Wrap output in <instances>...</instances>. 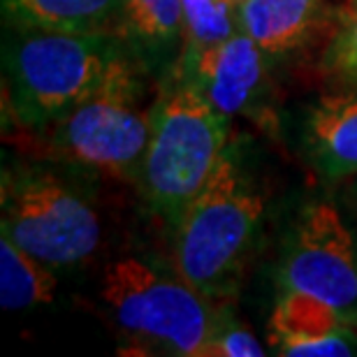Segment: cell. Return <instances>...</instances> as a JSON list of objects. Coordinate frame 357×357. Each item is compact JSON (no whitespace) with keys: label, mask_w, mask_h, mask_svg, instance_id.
<instances>
[{"label":"cell","mask_w":357,"mask_h":357,"mask_svg":"<svg viewBox=\"0 0 357 357\" xmlns=\"http://www.w3.org/2000/svg\"><path fill=\"white\" fill-rule=\"evenodd\" d=\"M100 297L123 339L142 355L204 357L230 323L216 299L132 255L105 267Z\"/></svg>","instance_id":"3957f363"},{"label":"cell","mask_w":357,"mask_h":357,"mask_svg":"<svg viewBox=\"0 0 357 357\" xmlns=\"http://www.w3.org/2000/svg\"><path fill=\"white\" fill-rule=\"evenodd\" d=\"M265 355V348L253 332L237 323H227L216 334V339L206 346L204 357H260Z\"/></svg>","instance_id":"ac0fdd59"},{"label":"cell","mask_w":357,"mask_h":357,"mask_svg":"<svg viewBox=\"0 0 357 357\" xmlns=\"http://www.w3.org/2000/svg\"><path fill=\"white\" fill-rule=\"evenodd\" d=\"M239 31V0H183V56L218 45Z\"/></svg>","instance_id":"9a60e30c"},{"label":"cell","mask_w":357,"mask_h":357,"mask_svg":"<svg viewBox=\"0 0 357 357\" xmlns=\"http://www.w3.org/2000/svg\"><path fill=\"white\" fill-rule=\"evenodd\" d=\"M306 153L327 178L357 174V93L320 98L306 119Z\"/></svg>","instance_id":"9c48e42d"},{"label":"cell","mask_w":357,"mask_h":357,"mask_svg":"<svg viewBox=\"0 0 357 357\" xmlns=\"http://www.w3.org/2000/svg\"><path fill=\"white\" fill-rule=\"evenodd\" d=\"M323 0H244L239 31L258 42L267 59H278L297 47L318 24Z\"/></svg>","instance_id":"30bf717a"},{"label":"cell","mask_w":357,"mask_h":357,"mask_svg":"<svg viewBox=\"0 0 357 357\" xmlns=\"http://www.w3.org/2000/svg\"><path fill=\"white\" fill-rule=\"evenodd\" d=\"M271 337L274 344L290 339H311L320 334L339 332L353 327L337 309L316 295L297 290H281L278 302L271 313Z\"/></svg>","instance_id":"4fadbf2b"},{"label":"cell","mask_w":357,"mask_h":357,"mask_svg":"<svg viewBox=\"0 0 357 357\" xmlns=\"http://www.w3.org/2000/svg\"><path fill=\"white\" fill-rule=\"evenodd\" d=\"M54 267L33 258L10 237H0V306L5 311L38 309L56 295Z\"/></svg>","instance_id":"7c38bea8"},{"label":"cell","mask_w":357,"mask_h":357,"mask_svg":"<svg viewBox=\"0 0 357 357\" xmlns=\"http://www.w3.org/2000/svg\"><path fill=\"white\" fill-rule=\"evenodd\" d=\"M265 197L227 146L174 225L176 274L209 299L232 297L260 234Z\"/></svg>","instance_id":"7a4b0ae2"},{"label":"cell","mask_w":357,"mask_h":357,"mask_svg":"<svg viewBox=\"0 0 357 357\" xmlns=\"http://www.w3.org/2000/svg\"><path fill=\"white\" fill-rule=\"evenodd\" d=\"M119 26L149 49H165L183 38V0H121Z\"/></svg>","instance_id":"5bb4252c"},{"label":"cell","mask_w":357,"mask_h":357,"mask_svg":"<svg viewBox=\"0 0 357 357\" xmlns=\"http://www.w3.org/2000/svg\"><path fill=\"white\" fill-rule=\"evenodd\" d=\"M3 10L21 28L109 33L119 24L121 0H3Z\"/></svg>","instance_id":"8fae6325"},{"label":"cell","mask_w":357,"mask_h":357,"mask_svg":"<svg viewBox=\"0 0 357 357\" xmlns=\"http://www.w3.org/2000/svg\"><path fill=\"white\" fill-rule=\"evenodd\" d=\"M330 66L341 79L357 89V0H348L337 35L330 45Z\"/></svg>","instance_id":"2e32d148"},{"label":"cell","mask_w":357,"mask_h":357,"mask_svg":"<svg viewBox=\"0 0 357 357\" xmlns=\"http://www.w3.org/2000/svg\"><path fill=\"white\" fill-rule=\"evenodd\" d=\"M225 123L223 114L181 77L153 105L151 139L137 181L146 204L167 225L178 223L218 167L227 151Z\"/></svg>","instance_id":"277c9868"},{"label":"cell","mask_w":357,"mask_h":357,"mask_svg":"<svg viewBox=\"0 0 357 357\" xmlns=\"http://www.w3.org/2000/svg\"><path fill=\"white\" fill-rule=\"evenodd\" d=\"M0 227L19 248L54 269L91 260L102 237L93 204L49 172L5 176Z\"/></svg>","instance_id":"5b68a950"},{"label":"cell","mask_w":357,"mask_h":357,"mask_svg":"<svg viewBox=\"0 0 357 357\" xmlns=\"http://www.w3.org/2000/svg\"><path fill=\"white\" fill-rule=\"evenodd\" d=\"M137 73L121 77L86 102L52 123L49 144L61 158L82 167L137 178L151 139L153 109H142Z\"/></svg>","instance_id":"8992f818"},{"label":"cell","mask_w":357,"mask_h":357,"mask_svg":"<svg viewBox=\"0 0 357 357\" xmlns=\"http://www.w3.org/2000/svg\"><path fill=\"white\" fill-rule=\"evenodd\" d=\"M278 285L320 297L357 325V237L332 202L318 199L299 213Z\"/></svg>","instance_id":"52a82bcc"},{"label":"cell","mask_w":357,"mask_h":357,"mask_svg":"<svg viewBox=\"0 0 357 357\" xmlns=\"http://www.w3.org/2000/svg\"><path fill=\"white\" fill-rule=\"evenodd\" d=\"M265 52L246 33L181 59V79L192 84L225 119L237 116L253 102L265 77Z\"/></svg>","instance_id":"ba28073f"},{"label":"cell","mask_w":357,"mask_h":357,"mask_svg":"<svg viewBox=\"0 0 357 357\" xmlns=\"http://www.w3.org/2000/svg\"><path fill=\"white\" fill-rule=\"evenodd\" d=\"M130 73L137 68L109 33L21 28L5 47L12 109L31 128L56 123Z\"/></svg>","instance_id":"6da1fadb"},{"label":"cell","mask_w":357,"mask_h":357,"mask_svg":"<svg viewBox=\"0 0 357 357\" xmlns=\"http://www.w3.org/2000/svg\"><path fill=\"white\" fill-rule=\"evenodd\" d=\"M276 346L278 355L288 357H351L357 355V334L353 327H344L339 332L320 334L311 339H290Z\"/></svg>","instance_id":"e0dca14e"}]
</instances>
